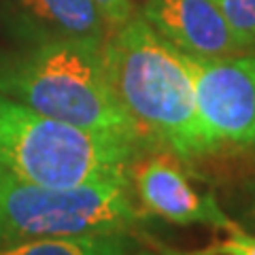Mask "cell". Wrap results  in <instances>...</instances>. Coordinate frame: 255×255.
I'll use <instances>...</instances> for the list:
<instances>
[{"label": "cell", "mask_w": 255, "mask_h": 255, "mask_svg": "<svg viewBox=\"0 0 255 255\" xmlns=\"http://www.w3.org/2000/svg\"><path fill=\"white\" fill-rule=\"evenodd\" d=\"M105 45L36 43L0 49V96L151 151L109 83Z\"/></svg>", "instance_id": "cell-2"}, {"label": "cell", "mask_w": 255, "mask_h": 255, "mask_svg": "<svg viewBox=\"0 0 255 255\" xmlns=\"http://www.w3.org/2000/svg\"><path fill=\"white\" fill-rule=\"evenodd\" d=\"M241 51H255V0H217Z\"/></svg>", "instance_id": "cell-10"}, {"label": "cell", "mask_w": 255, "mask_h": 255, "mask_svg": "<svg viewBox=\"0 0 255 255\" xmlns=\"http://www.w3.org/2000/svg\"><path fill=\"white\" fill-rule=\"evenodd\" d=\"M245 219L249 223V228L255 230V179L249 183L247 187V196H245Z\"/></svg>", "instance_id": "cell-13"}, {"label": "cell", "mask_w": 255, "mask_h": 255, "mask_svg": "<svg viewBox=\"0 0 255 255\" xmlns=\"http://www.w3.org/2000/svg\"><path fill=\"white\" fill-rule=\"evenodd\" d=\"M102 53L115 98L151 149H164L185 164L219 151L200 124L181 51L140 13L111 32Z\"/></svg>", "instance_id": "cell-1"}, {"label": "cell", "mask_w": 255, "mask_h": 255, "mask_svg": "<svg viewBox=\"0 0 255 255\" xmlns=\"http://www.w3.org/2000/svg\"><path fill=\"white\" fill-rule=\"evenodd\" d=\"M130 185L142 211L174 226H206L223 232L241 226L211 191L196 185L189 164L164 149L145 151L132 164Z\"/></svg>", "instance_id": "cell-6"}, {"label": "cell", "mask_w": 255, "mask_h": 255, "mask_svg": "<svg viewBox=\"0 0 255 255\" xmlns=\"http://www.w3.org/2000/svg\"><path fill=\"white\" fill-rule=\"evenodd\" d=\"M128 255H179L174 249H170V247H157V249H147V247H136L132 253Z\"/></svg>", "instance_id": "cell-14"}, {"label": "cell", "mask_w": 255, "mask_h": 255, "mask_svg": "<svg viewBox=\"0 0 255 255\" xmlns=\"http://www.w3.org/2000/svg\"><path fill=\"white\" fill-rule=\"evenodd\" d=\"M147 213L132 198L130 183L47 187L0 168V243L32 238L132 232Z\"/></svg>", "instance_id": "cell-4"}, {"label": "cell", "mask_w": 255, "mask_h": 255, "mask_svg": "<svg viewBox=\"0 0 255 255\" xmlns=\"http://www.w3.org/2000/svg\"><path fill=\"white\" fill-rule=\"evenodd\" d=\"M134 142L41 115L0 96V168L47 187L130 183Z\"/></svg>", "instance_id": "cell-3"}, {"label": "cell", "mask_w": 255, "mask_h": 255, "mask_svg": "<svg viewBox=\"0 0 255 255\" xmlns=\"http://www.w3.org/2000/svg\"><path fill=\"white\" fill-rule=\"evenodd\" d=\"M140 17L187 55L223 58L245 53L236 45L217 0H145Z\"/></svg>", "instance_id": "cell-8"}, {"label": "cell", "mask_w": 255, "mask_h": 255, "mask_svg": "<svg viewBox=\"0 0 255 255\" xmlns=\"http://www.w3.org/2000/svg\"><path fill=\"white\" fill-rule=\"evenodd\" d=\"M179 255H255V234L251 230H245L243 226H236L234 230H228V234L213 241L200 249L179 251Z\"/></svg>", "instance_id": "cell-11"}, {"label": "cell", "mask_w": 255, "mask_h": 255, "mask_svg": "<svg viewBox=\"0 0 255 255\" xmlns=\"http://www.w3.org/2000/svg\"><path fill=\"white\" fill-rule=\"evenodd\" d=\"M138 245L132 232L81 234L0 243V255H128Z\"/></svg>", "instance_id": "cell-9"}, {"label": "cell", "mask_w": 255, "mask_h": 255, "mask_svg": "<svg viewBox=\"0 0 255 255\" xmlns=\"http://www.w3.org/2000/svg\"><path fill=\"white\" fill-rule=\"evenodd\" d=\"M181 55L194 81L198 117L213 142L219 149H255V51L223 58Z\"/></svg>", "instance_id": "cell-5"}, {"label": "cell", "mask_w": 255, "mask_h": 255, "mask_svg": "<svg viewBox=\"0 0 255 255\" xmlns=\"http://www.w3.org/2000/svg\"><path fill=\"white\" fill-rule=\"evenodd\" d=\"M0 21L15 45H105L111 34L94 0H0Z\"/></svg>", "instance_id": "cell-7"}, {"label": "cell", "mask_w": 255, "mask_h": 255, "mask_svg": "<svg viewBox=\"0 0 255 255\" xmlns=\"http://www.w3.org/2000/svg\"><path fill=\"white\" fill-rule=\"evenodd\" d=\"M94 2L100 9L105 21L109 23L111 32L117 30L119 26H124V23L134 15L132 0H94Z\"/></svg>", "instance_id": "cell-12"}]
</instances>
